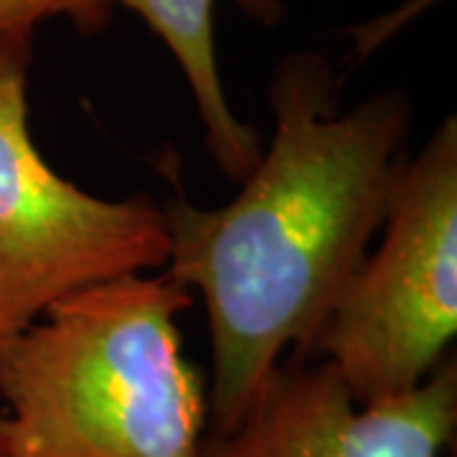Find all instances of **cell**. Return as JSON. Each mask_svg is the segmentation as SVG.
<instances>
[{"label":"cell","mask_w":457,"mask_h":457,"mask_svg":"<svg viewBox=\"0 0 457 457\" xmlns=\"http://www.w3.org/2000/svg\"><path fill=\"white\" fill-rule=\"evenodd\" d=\"M457 425L455 361L414 392L361 407L326 361H285L204 457H440Z\"/></svg>","instance_id":"5"},{"label":"cell","mask_w":457,"mask_h":457,"mask_svg":"<svg viewBox=\"0 0 457 457\" xmlns=\"http://www.w3.org/2000/svg\"><path fill=\"white\" fill-rule=\"evenodd\" d=\"M381 228L305 356L330 363L361 407L425 384L457 333L455 114L402 163Z\"/></svg>","instance_id":"3"},{"label":"cell","mask_w":457,"mask_h":457,"mask_svg":"<svg viewBox=\"0 0 457 457\" xmlns=\"http://www.w3.org/2000/svg\"><path fill=\"white\" fill-rule=\"evenodd\" d=\"M0 457H3V453H0Z\"/></svg>","instance_id":"8"},{"label":"cell","mask_w":457,"mask_h":457,"mask_svg":"<svg viewBox=\"0 0 457 457\" xmlns=\"http://www.w3.org/2000/svg\"><path fill=\"white\" fill-rule=\"evenodd\" d=\"M112 11L125 5L145 21L170 49L196 102L204 143L216 165L231 180H242L262 155L260 132L237 120L224 95V82L213 49V5L216 0H97ZM245 16L260 26H278L287 13L285 0H237Z\"/></svg>","instance_id":"6"},{"label":"cell","mask_w":457,"mask_h":457,"mask_svg":"<svg viewBox=\"0 0 457 457\" xmlns=\"http://www.w3.org/2000/svg\"><path fill=\"white\" fill-rule=\"evenodd\" d=\"M191 305L165 275L54 303L0 348L3 457H204L209 392L176 320Z\"/></svg>","instance_id":"2"},{"label":"cell","mask_w":457,"mask_h":457,"mask_svg":"<svg viewBox=\"0 0 457 457\" xmlns=\"http://www.w3.org/2000/svg\"><path fill=\"white\" fill-rule=\"evenodd\" d=\"M338 89L318 51L282 56L267 89L275 132L237 198L198 209L179 191L163 204V275L198 290L209 318V435L245 420L285 351L305 361L384 224L411 99L384 89L338 114Z\"/></svg>","instance_id":"1"},{"label":"cell","mask_w":457,"mask_h":457,"mask_svg":"<svg viewBox=\"0 0 457 457\" xmlns=\"http://www.w3.org/2000/svg\"><path fill=\"white\" fill-rule=\"evenodd\" d=\"M69 18L74 29L95 33L104 29L112 11L102 8L97 0H0V36L16 31H36L49 18Z\"/></svg>","instance_id":"7"},{"label":"cell","mask_w":457,"mask_h":457,"mask_svg":"<svg viewBox=\"0 0 457 457\" xmlns=\"http://www.w3.org/2000/svg\"><path fill=\"white\" fill-rule=\"evenodd\" d=\"M33 33L0 36V348L66 295L165 267L170 252L158 201L92 196L38 153L29 130Z\"/></svg>","instance_id":"4"}]
</instances>
